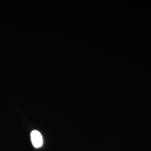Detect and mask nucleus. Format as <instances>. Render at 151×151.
I'll return each instance as SVG.
<instances>
[{"mask_svg":"<svg viewBox=\"0 0 151 151\" xmlns=\"http://www.w3.org/2000/svg\"><path fill=\"white\" fill-rule=\"evenodd\" d=\"M31 140L32 145L35 148H40L43 144L42 135L38 130H33L31 133Z\"/></svg>","mask_w":151,"mask_h":151,"instance_id":"obj_1","label":"nucleus"}]
</instances>
